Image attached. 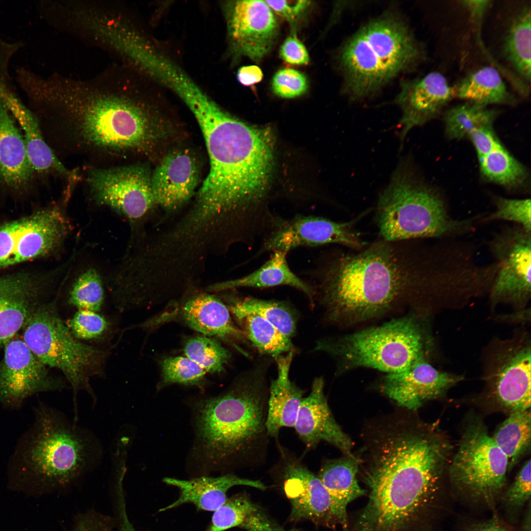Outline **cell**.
Returning <instances> with one entry per match:
<instances>
[{
	"instance_id": "obj_1",
	"label": "cell",
	"mask_w": 531,
	"mask_h": 531,
	"mask_svg": "<svg viewBox=\"0 0 531 531\" xmlns=\"http://www.w3.org/2000/svg\"><path fill=\"white\" fill-rule=\"evenodd\" d=\"M181 99L199 124L210 162L194 208L206 216L248 226L265 223L272 214L266 205L274 159L271 129L234 118L198 87Z\"/></svg>"
},
{
	"instance_id": "obj_2",
	"label": "cell",
	"mask_w": 531,
	"mask_h": 531,
	"mask_svg": "<svg viewBox=\"0 0 531 531\" xmlns=\"http://www.w3.org/2000/svg\"><path fill=\"white\" fill-rule=\"evenodd\" d=\"M408 411L369 423L356 456L369 494L403 510L440 500L451 450L443 436Z\"/></svg>"
},
{
	"instance_id": "obj_3",
	"label": "cell",
	"mask_w": 531,
	"mask_h": 531,
	"mask_svg": "<svg viewBox=\"0 0 531 531\" xmlns=\"http://www.w3.org/2000/svg\"><path fill=\"white\" fill-rule=\"evenodd\" d=\"M149 80L120 63L88 79L51 76L47 85L51 107L80 122L85 139L117 150L145 149L165 131L150 103Z\"/></svg>"
},
{
	"instance_id": "obj_4",
	"label": "cell",
	"mask_w": 531,
	"mask_h": 531,
	"mask_svg": "<svg viewBox=\"0 0 531 531\" xmlns=\"http://www.w3.org/2000/svg\"><path fill=\"white\" fill-rule=\"evenodd\" d=\"M315 296L334 323H356L389 310L426 284L385 241L358 254L320 262L308 271Z\"/></svg>"
},
{
	"instance_id": "obj_5",
	"label": "cell",
	"mask_w": 531,
	"mask_h": 531,
	"mask_svg": "<svg viewBox=\"0 0 531 531\" xmlns=\"http://www.w3.org/2000/svg\"><path fill=\"white\" fill-rule=\"evenodd\" d=\"M33 411V422L8 463L12 479L35 486H63L95 465L100 453L94 436L48 405L40 403Z\"/></svg>"
},
{
	"instance_id": "obj_6",
	"label": "cell",
	"mask_w": 531,
	"mask_h": 531,
	"mask_svg": "<svg viewBox=\"0 0 531 531\" xmlns=\"http://www.w3.org/2000/svg\"><path fill=\"white\" fill-rule=\"evenodd\" d=\"M425 58L424 48L400 16H380L360 28L339 51L346 95L353 101L373 95Z\"/></svg>"
},
{
	"instance_id": "obj_7",
	"label": "cell",
	"mask_w": 531,
	"mask_h": 531,
	"mask_svg": "<svg viewBox=\"0 0 531 531\" xmlns=\"http://www.w3.org/2000/svg\"><path fill=\"white\" fill-rule=\"evenodd\" d=\"M376 216L380 233L388 242L460 236L472 230L476 218L451 216L440 196L419 178L409 156L399 161L380 193Z\"/></svg>"
},
{
	"instance_id": "obj_8",
	"label": "cell",
	"mask_w": 531,
	"mask_h": 531,
	"mask_svg": "<svg viewBox=\"0 0 531 531\" xmlns=\"http://www.w3.org/2000/svg\"><path fill=\"white\" fill-rule=\"evenodd\" d=\"M265 389L264 369L259 367L225 394L202 402L198 431L209 456L228 458L248 452L261 442L267 434Z\"/></svg>"
},
{
	"instance_id": "obj_9",
	"label": "cell",
	"mask_w": 531,
	"mask_h": 531,
	"mask_svg": "<svg viewBox=\"0 0 531 531\" xmlns=\"http://www.w3.org/2000/svg\"><path fill=\"white\" fill-rule=\"evenodd\" d=\"M413 315L392 319L338 338L317 342L315 351L330 354L345 369L368 367L386 374L427 358L426 334Z\"/></svg>"
},
{
	"instance_id": "obj_10",
	"label": "cell",
	"mask_w": 531,
	"mask_h": 531,
	"mask_svg": "<svg viewBox=\"0 0 531 531\" xmlns=\"http://www.w3.org/2000/svg\"><path fill=\"white\" fill-rule=\"evenodd\" d=\"M22 330V339L30 351L45 366L64 375L73 389L75 408L78 391L85 390L94 398L90 379L102 374L107 353L76 338L63 322L55 301L39 305Z\"/></svg>"
},
{
	"instance_id": "obj_11",
	"label": "cell",
	"mask_w": 531,
	"mask_h": 531,
	"mask_svg": "<svg viewBox=\"0 0 531 531\" xmlns=\"http://www.w3.org/2000/svg\"><path fill=\"white\" fill-rule=\"evenodd\" d=\"M508 459L483 423L466 426L449 466L452 485L471 501L491 504L506 485Z\"/></svg>"
},
{
	"instance_id": "obj_12",
	"label": "cell",
	"mask_w": 531,
	"mask_h": 531,
	"mask_svg": "<svg viewBox=\"0 0 531 531\" xmlns=\"http://www.w3.org/2000/svg\"><path fill=\"white\" fill-rule=\"evenodd\" d=\"M68 223L56 206L0 224V270L47 257L63 244Z\"/></svg>"
},
{
	"instance_id": "obj_13",
	"label": "cell",
	"mask_w": 531,
	"mask_h": 531,
	"mask_svg": "<svg viewBox=\"0 0 531 531\" xmlns=\"http://www.w3.org/2000/svg\"><path fill=\"white\" fill-rule=\"evenodd\" d=\"M151 173L144 165L90 169L87 183L95 202L130 222L142 219L155 205Z\"/></svg>"
},
{
	"instance_id": "obj_14",
	"label": "cell",
	"mask_w": 531,
	"mask_h": 531,
	"mask_svg": "<svg viewBox=\"0 0 531 531\" xmlns=\"http://www.w3.org/2000/svg\"><path fill=\"white\" fill-rule=\"evenodd\" d=\"M490 248L499 265L490 289L491 303L523 308L531 294V232L518 225L504 228L494 236Z\"/></svg>"
},
{
	"instance_id": "obj_15",
	"label": "cell",
	"mask_w": 531,
	"mask_h": 531,
	"mask_svg": "<svg viewBox=\"0 0 531 531\" xmlns=\"http://www.w3.org/2000/svg\"><path fill=\"white\" fill-rule=\"evenodd\" d=\"M490 356L486 381L496 401L510 413L531 407L530 339L522 334L500 342Z\"/></svg>"
},
{
	"instance_id": "obj_16",
	"label": "cell",
	"mask_w": 531,
	"mask_h": 531,
	"mask_svg": "<svg viewBox=\"0 0 531 531\" xmlns=\"http://www.w3.org/2000/svg\"><path fill=\"white\" fill-rule=\"evenodd\" d=\"M0 361V403L9 409H19L25 400L42 392L63 389L65 383L55 378L16 335L3 347Z\"/></svg>"
},
{
	"instance_id": "obj_17",
	"label": "cell",
	"mask_w": 531,
	"mask_h": 531,
	"mask_svg": "<svg viewBox=\"0 0 531 531\" xmlns=\"http://www.w3.org/2000/svg\"><path fill=\"white\" fill-rule=\"evenodd\" d=\"M228 38L236 56L259 62L271 51L278 26L265 0H240L225 5Z\"/></svg>"
},
{
	"instance_id": "obj_18",
	"label": "cell",
	"mask_w": 531,
	"mask_h": 531,
	"mask_svg": "<svg viewBox=\"0 0 531 531\" xmlns=\"http://www.w3.org/2000/svg\"><path fill=\"white\" fill-rule=\"evenodd\" d=\"M59 269L20 270L0 276V348L17 335L56 279Z\"/></svg>"
},
{
	"instance_id": "obj_19",
	"label": "cell",
	"mask_w": 531,
	"mask_h": 531,
	"mask_svg": "<svg viewBox=\"0 0 531 531\" xmlns=\"http://www.w3.org/2000/svg\"><path fill=\"white\" fill-rule=\"evenodd\" d=\"M354 221L337 222L312 215H298L286 219L283 224L263 240L254 257L266 252L288 253L300 246H318L337 243L354 248L363 243L353 227Z\"/></svg>"
},
{
	"instance_id": "obj_20",
	"label": "cell",
	"mask_w": 531,
	"mask_h": 531,
	"mask_svg": "<svg viewBox=\"0 0 531 531\" xmlns=\"http://www.w3.org/2000/svg\"><path fill=\"white\" fill-rule=\"evenodd\" d=\"M463 378L437 370L424 358L401 371L386 374L380 389L398 406L413 412L428 401L444 397Z\"/></svg>"
},
{
	"instance_id": "obj_21",
	"label": "cell",
	"mask_w": 531,
	"mask_h": 531,
	"mask_svg": "<svg viewBox=\"0 0 531 531\" xmlns=\"http://www.w3.org/2000/svg\"><path fill=\"white\" fill-rule=\"evenodd\" d=\"M284 472L283 489L291 505V521L306 520L333 528L339 525L331 498L318 475L295 460L286 464Z\"/></svg>"
},
{
	"instance_id": "obj_22",
	"label": "cell",
	"mask_w": 531,
	"mask_h": 531,
	"mask_svg": "<svg viewBox=\"0 0 531 531\" xmlns=\"http://www.w3.org/2000/svg\"><path fill=\"white\" fill-rule=\"evenodd\" d=\"M454 97L453 86L438 72L402 81L395 99L402 112L399 122L402 143L412 128L432 118Z\"/></svg>"
},
{
	"instance_id": "obj_23",
	"label": "cell",
	"mask_w": 531,
	"mask_h": 531,
	"mask_svg": "<svg viewBox=\"0 0 531 531\" xmlns=\"http://www.w3.org/2000/svg\"><path fill=\"white\" fill-rule=\"evenodd\" d=\"M198 163L192 153L176 149L167 153L151 173L155 205L173 211L193 195L199 180Z\"/></svg>"
},
{
	"instance_id": "obj_24",
	"label": "cell",
	"mask_w": 531,
	"mask_h": 531,
	"mask_svg": "<svg viewBox=\"0 0 531 531\" xmlns=\"http://www.w3.org/2000/svg\"><path fill=\"white\" fill-rule=\"evenodd\" d=\"M294 428L308 448L325 441L345 455L353 454V442L334 418L324 395L322 378L315 379L310 394L303 398Z\"/></svg>"
},
{
	"instance_id": "obj_25",
	"label": "cell",
	"mask_w": 531,
	"mask_h": 531,
	"mask_svg": "<svg viewBox=\"0 0 531 531\" xmlns=\"http://www.w3.org/2000/svg\"><path fill=\"white\" fill-rule=\"evenodd\" d=\"M163 481L177 488L179 495L172 503L161 508L160 512L186 503L194 504L200 510L214 512L226 502L227 492L235 486H247L261 490L266 489L260 480L241 478L233 474L218 477L202 476L190 480L166 477Z\"/></svg>"
},
{
	"instance_id": "obj_26",
	"label": "cell",
	"mask_w": 531,
	"mask_h": 531,
	"mask_svg": "<svg viewBox=\"0 0 531 531\" xmlns=\"http://www.w3.org/2000/svg\"><path fill=\"white\" fill-rule=\"evenodd\" d=\"M0 98V181L14 189L26 187L34 171L22 133Z\"/></svg>"
},
{
	"instance_id": "obj_27",
	"label": "cell",
	"mask_w": 531,
	"mask_h": 531,
	"mask_svg": "<svg viewBox=\"0 0 531 531\" xmlns=\"http://www.w3.org/2000/svg\"><path fill=\"white\" fill-rule=\"evenodd\" d=\"M293 352L276 358L277 378L272 381L267 402L266 426L267 435L277 437L283 427H294L304 394L292 382L290 369Z\"/></svg>"
},
{
	"instance_id": "obj_28",
	"label": "cell",
	"mask_w": 531,
	"mask_h": 531,
	"mask_svg": "<svg viewBox=\"0 0 531 531\" xmlns=\"http://www.w3.org/2000/svg\"><path fill=\"white\" fill-rule=\"evenodd\" d=\"M358 459L352 454L326 460L318 475L331 498L339 525L343 531H348V504L367 493L358 483Z\"/></svg>"
},
{
	"instance_id": "obj_29",
	"label": "cell",
	"mask_w": 531,
	"mask_h": 531,
	"mask_svg": "<svg viewBox=\"0 0 531 531\" xmlns=\"http://www.w3.org/2000/svg\"><path fill=\"white\" fill-rule=\"evenodd\" d=\"M182 317L190 327L205 336L246 340L243 331L233 322L228 307L211 295L202 294L190 298L183 306Z\"/></svg>"
},
{
	"instance_id": "obj_30",
	"label": "cell",
	"mask_w": 531,
	"mask_h": 531,
	"mask_svg": "<svg viewBox=\"0 0 531 531\" xmlns=\"http://www.w3.org/2000/svg\"><path fill=\"white\" fill-rule=\"evenodd\" d=\"M287 253L274 251L269 259L253 272L239 278L212 284L208 290L222 291L238 288H264L285 285L302 292L313 303L315 295L313 287L291 270L287 260Z\"/></svg>"
},
{
	"instance_id": "obj_31",
	"label": "cell",
	"mask_w": 531,
	"mask_h": 531,
	"mask_svg": "<svg viewBox=\"0 0 531 531\" xmlns=\"http://www.w3.org/2000/svg\"><path fill=\"white\" fill-rule=\"evenodd\" d=\"M0 98L17 121L34 171H53L63 175L68 171L59 160L42 136L37 119L26 106L11 94L0 91Z\"/></svg>"
},
{
	"instance_id": "obj_32",
	"label": "cell",
	"mask_w": 531,
	"mask_h": 531,
	"mask_svg": "<svg viewBox=\"0 0 531 531\" xmlns=\"http://www.w3.org/2000/svg\"><path fill=\"white\" fill-rule=\"evenodd\" d=\"M453 87L455 97L484 106L515 102L501 75L493 66H483L473 71Z\"/></svg>"
},
{
	"instance_id": "obj_33",
	"label": "cell",
	"mask_w": 531,
	"mask_h": 531,
	"mask_svg": "<svg viewBox=\"0 0 531 531\" xmlns=\"http://www.w3.org/2000/svg\"><path fill=\"white\" fill-rule=\"evenodd\" d=\"M530 6L523 7L512 19L504 37L503 55L515 71L526 82L531 80V25Z\"/></svg>"
},
{
	"instance_id": "obj_34",
	"label": "cell",
	"mask_w": 531,
	"mask_h": 531,
	"mask_svg": "<svg viewBox=\"0 0 531 531\" xmlns=\"http://www.w3.org/2000/svg\"><path fill=\"white\" fill-rule=\"evenodd\" d=\"M531 416L530 409L510 413L492 438L506 456L508 472L531 446Z\"/></svg>"
},
{
	"instance_id": "obj_35",
	"label": "cell",
	"mask_w": 531,
	"mask_h": 531,
	"mask_svg": "<svg viewBox=\"0 0 531 531\" xmlns=\"http://www.w3.org/2000/svg\"><path fill=\"white\" fill-rule=\"evenodd\" d=\"M232 312L241 323L245 338L260 353L276 358L293 352L291 339L264 318L250 312Z\"/></svg>"
},
{
	"instance_id": "obj_36",
	"label": "cell",
	"mask_w": 531,
	"mask_h": 531,
	"mask_svg": "<svg viewBox=\"0 0 531 531\" xmlns=\"http://www.w3.org/2000/svg\"><path fill=\"white\" fill-rule=\"evenodd\" d=\"M230 309L232 311L257 314L290 339L295 333L296 324L295 316L291 308L283 302L245 297L233 300Z\"/></svg>"
},
{
	"instance_id": "obj_37",
	"label": "cell",
	"mask_w": 531,
	"mask_h": 531,
	"mask_svg": "<svg viewBox=\"0 0 531 531\" xmlns=\"http://www.w3.org/2000/svg\"><path fill=\"white\" fill-rule=\"evenodd\" d=\"M498 114L496 110L469 102L456 105L444 115L446 133L451 139L468 136L475 129L491 126Z\"/></svg>"
},
{
	"instance_id": "obj_38",
	"label": "cell",
	"mask_w": 531,
	"mask_h": 531,
	"mask_svg": "<svg viewBox=\"0 0 531 531\" xmlns=\"http://www.w3.org/2000/svg\"><path fill=\"white\" fill-rule=\"evenodd\" d=\"M479 159L484 176L504 187H518L527 177V172L523 165L502 145Z\"/></svg>"
},
{
	"instance_id": "obj_39",
	"label": "cell",
	"mask_w": 531,
	"mask_h": 531,
	"mask_svg": "<svg viewBox=\"0 0 531 531\" xmlns=\"http://www.w3.org/2000/svg\"><path fill=\"white\" fill-rule=\"evenodd\" d=\"M104 297L102 277L97 269L90 266L81 271L72 281L67 302L78 310L98 312L101 309Z\"/></svg>"
},
{
	"instance_id": "obj_40",
	"label": "cell",
	"mask_w": 531,
	"mask_h": 531,
	"mask_svg": "<svg viewBox=\"0 0 531 531\" xmlns=\"http://www.w3.org/2000/svg\"><path fill=\"white\" fill-rule=\"evenodd\" d=\"M184 353L188 357L206 373H219L230 358V354L215 339L199 336L188 339L184 347Z\"/></svg>"
},
{
	"instance_id": "obj_41",
	"label": "cell",
	"mask_w": 531,
	"mask_h": 531,
	"mask_svg": "<svg viewBox=\"0 0 531 531\" xmlns=\"http://www.w3.org/2000/svg\"><path fill=\"white\" fill-rule=\"evenodd\" d=\"M162 380L164 384H195L201 382L206 372L187 357L165 358L161 362Z\"/></svg>"
},
{
	"instance_id": "obj_42",
	"label": "cell",
	"mask_w": 531,
	"mask_h": 531,
	"mask_svg": "<svg viewBox=\"0 0 531 531\" xmlns=\"http://www.w3.org/2000/svg\"><path fill=\"white\" fill-rule=\"evenodd\" d=\"M72 334L78 340L98 339L109 328L107 320L98 312L78 310L66 324Z\"/></svg>"
},
{
	"instance_id": "obj_43",
	"label": "cell",
	"mask_w": 531,
	"mask_h": 531,
	"mask_svg": "<svg viewBox=\"0 0 531 531\" xmlns=\"http://www.w3.org/2000/svg\"><path fill=\"white\" fill-rule=\"evenodd\" d=\"M496 210L485 217L484 221L503 220L515 223L526 231H531V200L498 198Z\"/></svg>"
},
{
	"instance_id": "obj_44",
	"label": "cell",
	"mask_w": 531,
	"mask_h": 531,
	"mask_svg": "<svg viewBox=\"0 0 531 531\" xmlns=\"http://www.w3.org/2000/svg\"><path fill=\"white\" fill-rule=\"evenodd\" d=\"M531 459L526 461L512 484L503 493L502 500L506 507L518 510L531 502Z\"/></svg>"
},
{
	"instance_id": "obj_45",
	"label": "cell",
	"mask_w": 531,
	"mask_h": 531,
	"mask_svg": "<svg viewBox=\"0 0 531 531\" xmlns=\"http://www.w3.org/2000/svg\"><path fill=\"white\" fill-rule=\"evenodd\" d=\"M271 87L276 95L292 98L304 94L307 90L308 84L306 76L301 72L292 68H284L275 74Z\"/></svg>"
},
{
	"instance_id": "obj_46",
	"label": "cell",
	"mask_w": 531,
	"mask_h": 531,
	"mask_svg": "<svg viewBox=\"0 0 531 531\" xmlns=\"http://www.w3.org/2000/svg\"><path fill=\"white\" fill-rule=\"evenodd\" d=\"M280 56L286 62L294 65H306L309 62L308 52L295 31L285 40L280 49Z\"/></svg>"
},
{
	"instance_id": "obj_47",
	"label": "cell",
	"mask_w": 531,
	"mask_h": 531,
	"mask_svg": "<svg viewBox=\"0 0 531 531\" xmlns=\"http://www.w3.org/2000/svg\"><path fill=\"white\" fill-rule=\"evenodd\" d=\"M272 11L293 23L299 18L311 5L309 0H265Z\"/></svg>"
},
{
	"instance_id": "obj_48",
	"label": "cell",
	"mask_w": 531,
	"mask_h": 531,
	"mask_svg": "<svg viewBox=\"0 0 531 531\" xmlns=\"http://www.w3.org/2000/svg\"><path fill=\"white\" fill-rule=\"evenodd\" d=\"M468 136L472 142L479 158L487 155L501 145L491 126L475 129Z\"/></svg>"
},
{
	"instance_id": "obj_49",
	"label": "cell",
	"mask_w": 531,
	"mask_h": 531,
	"mask_svg": "<svg viewBox=\"0 0 531 531\" xmlns=\"http://www.w3.org/2000/svg\"><path fill=\"white\" fill-rule=\"evenodd\" d=\"M113 523L106 516L88 513L79 518L72 531H112Z\"/></svg>"
},
{
	"instance_id": "obj_50",
	"label": "cell",
	"mask_w": 531,
	"mask_h": 531,
	"mask_svg": "<svg viewBox=\"0 0 531 531\" xmlns=\"http://www.w3.org/2000/svg\"><path fill=\"white\" fill-rule=\"evenodd\" d=\"M117 504L119 531H138L129 520L122 487L116 489Z\"/></svg>"
},
{
	"instance_id": "obj_51",
	"label": "cell",
	"mask_w": 531,
	"mask_h": 531,
	"mask_svg": "<svg viewBox=\"0 0 531 531\" xmlns=\"http://www.w3.org/2000/svg\"><path fill=\"white\" fill-rule=\"evenodd\" d=\"M263 74L261 69L256 65L244 66L240 67L237 72V78L239 82L245 86H250L260 82L263 79Z\"/></svg>"
},
{
	"instance_id": "obj_52",
	"label": "cell",
	"mask_w": 531,
	"mask_h": 531,
	"mask_svg": "<svg viewBox=\"0 0 531 531\" xmlns=\"http://www.w3.org/2000/svg\"><path fill=\"white\" fill-rule=\"evenodd\" d=\"M490 0H462L461 4L470 13L471 17L475 20L482 19L489 7Z\"/></svg>"
},
{
	"instance_id": "obj_53",
	"label": "cell",
	"mask_w": 531,
	"mask_h": 531,
	"mask_svg": "<svg viewBox=\"0 0 531 531\" xmlns=\"http://www.w3.org/2000/svg\"><path fill=\"white\" fill-rule=\"evenodd\" d=\"M472 531H509L496 516L474 527Z\"/></svg>"
},
{
	"instance_id": "obj_54",
	"label": "cell",
	"mask_w": 531,
	"mask_h": 531,
	"mask_svg": "<svg viewBox=\"0 0 531 531\" xmlns=\"http://www.w3.org/2000/svg\"><path fill=\"white\" fill-rule=\"evenodd\" d=\"M520 531H531V502H529L528 508L525 513Z\"/></svg>"
}]
</instances>
